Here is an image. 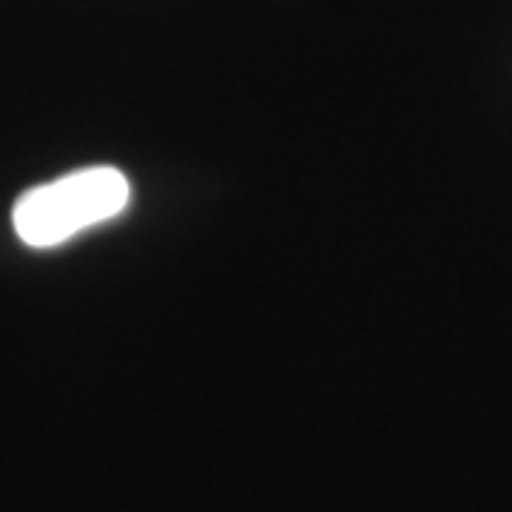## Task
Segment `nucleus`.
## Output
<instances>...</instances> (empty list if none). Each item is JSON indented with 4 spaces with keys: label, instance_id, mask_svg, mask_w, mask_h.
I'll list each match as a JSON object with an SVG mask.
<instances>
[{
    "label": "nucleus",
    "instance_id": "nucleus-1",
    "mask_svg": "<svg viewBox=\"0 0 512 512\" xmlns=\"http://www.w3.org/2000/svg\"><path fill=\"white\" fill-rule=\"evenodd\" d=\"M128 202L131 183L126 174L111 165H92L29 188L12 208V225L23 245L55 248L120 217Z\"/></svg>",
    "mask_w": 512,
    "mask_h": 512
}]
</instances>
